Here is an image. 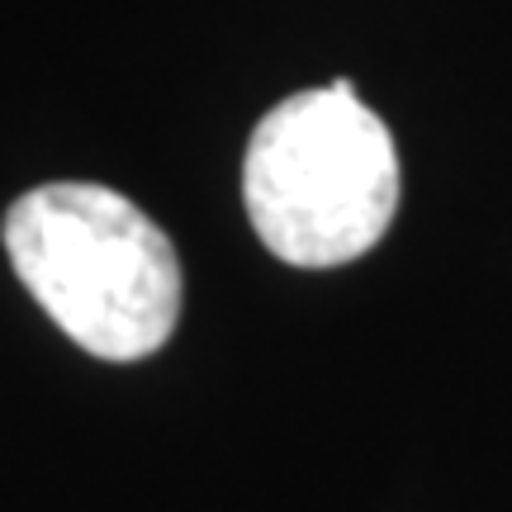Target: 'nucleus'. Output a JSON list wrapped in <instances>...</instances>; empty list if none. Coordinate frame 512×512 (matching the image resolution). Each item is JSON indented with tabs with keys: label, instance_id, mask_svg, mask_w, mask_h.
Segmentation results:
<instances>
[{
	"label": "nucleus",
	"instance_id": "obj_2",
	"mask_svg": "<svg viewBox=\"0 0 512 512\" xmlns=\"http://www.w3.org/2000/svg\"><path fill=\"white\" fill-rule=\"evenodd\" d=\"M242 204L285 266L328 271L366 256L399 209V152L347 76L261 114L242 157Z\"/></svg>",
	"mask_w": 512,
	"mask_h": 512
},
{
	"label": "nucleus",
	"instance_id": "obj_1",
	"mask_svg": "<svg viewBox=\"0 0 512 512\" xmlns=\"http://www.w3.org/2000/svg\"><path fill=\"white\" fill-rule=\"evenodd\" d=\"M5 252L48 318L100 361H143L176 332L181 256L110 185L57 181L19 195L5 214Z\"/></svg>",
	"mask_w": 512,
	"mask_h": 512
}]
</instances>
